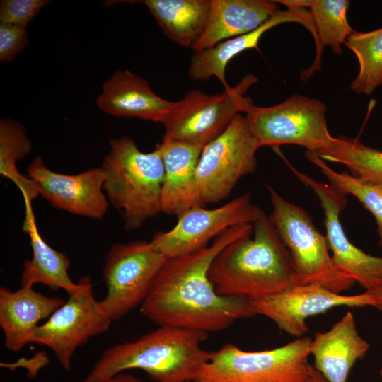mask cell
<instances>
[{"label": "cell", "instance_id": "cell-1", "mask_svg": "<svg viewBox=\"0 0 382 382\" xmlns=\"http://www.w3.org/2000/svg\"><path fill=\"white\" fill-rule=\"evenodd\" d=\"M253 233V224L236 226L215 238L211 245L167 258L141 305V313L158 326L207 333L257 315L253 300L219 294L209 277L216 256L231 243Z\"/></svg>", "mask_w": 382, "mask_h": 382}, {"label": "cell", "instance_id": "cell-2", "mask_svg": "<svg viewBox=\"0 0 382 382\" xmlns=\"http://www.w3.org/2000/svg\"><path fill=\"white\" fill-rule=\"evenodd\" d=\"M253 226L251 236L228 244L212 262L209 277L220 295L257 301L298 284L289 251L269 216L261 210Z\"/></svg>", "mask_w": 382, "mask_h": 382}, {"label": "cell", "instance_id": "cell-3", "mask_svg": "<svg viewBox=\"0 0 382 382\" xmlns=\"http://www.w3.org/2000/svg\"><path fill=\"white\" fill-rule=\"evenodd\" d=\"M208 333L162 325L138 339L104 351L81 382H108L128 369L147 373L156 382H193L212 351L202 347Z\"/></svg>", "mask_w": 382, "mask_h": 382}, {"label": "cell", "instance_id": "cell-4", "mask_svg": "<svg viewBox=\"0 0 382 382\" xmlns=\"http://www.w3.org/2000/svg\"><path fill=\"white\" fill-rule=\"evenodd\" d=\"M101 168L108 202L121 214L127 231L139 228L161 212L164 166L159 151H141L128 137L110 139Z\"/></svg>", "mask_w": 382, "mask_h": 382}, {"label": "cell", "instance_id": "cell-5", "mask_svg": "<svg viewBox=\"0 0 382 382\" xmlns=\"http://www.w3.org/2000/svg\"><path fill=\"white\" fill-rule=\"evenodd\" d=\"M273 207L270 219L291 255L298 284H318L332 292L349 290L354 281L339 270L329 253L325 236L301 207L267 186Z\"/></svg>", "mask_w": 382, "mask_h": 382}, {"label": "cell", "instance_id": "cell-6", "mask_svg": "<svg viewBox=\"0 0 382 382\" xmlns=\"http://www.w3.org/2000/svg\"><path fill=\"white\" fill-rule=\"evenodd\" d=\"M311 339L296 340L277 348L245 351L228 343L212 351L197 382H306L311 378Z\"/></svg>", "mask_w": 382, "mask_h": 382}, {"label": "cell", "instance_id": "cell-7", "mask_svg": "<svg viewBox=\"0 0 382 382\" xmlns=\"http://www.w3.org/2000/svg\"><path fill=\"white\" fill-rule=\"evenodd\" d=\"M326 109L318 99L294 94L272 106L252 104L245 113L260 147L294 144L316 154L334 140L328 129Z\"/></svg>", "mask_w": 382, "mask_h": 382}, {"label": "cell", "instance_id": "cell-8", "mask_svg": "<svg viewBox=\"0 0 382 382\" xmlns=\"http://www.w3.org/2000/svg\"><path fill=\"white\" fill-rule=\"evenodd\" d=\"M259 148L245 116H234L201 153L195 175L199 205L227 198L241 178L255 172Z\"/></svg>", "mask_w": 382, "mask_h": 382}, {"label": "cell", "instance_id": "cell-9", "mask_svg": "<svg viewBox=\"0 0 382 382\" xmlns=\"http://www.w3.org/2000/svg\"><path fill=\"white\" fill-rule=\"evenodd\" d=\"M257 81L254 75L247 74L236 86L219 93L188 92L164 122L163 139L204 147L226 129L234 116L253 104L245 94Z\"/></svg>", "mask_w": 382, "mask_h": 382}, {"label": "cell", "instance_id": "cell-10", "mask_svg": "<svg viewBox=\"0 0 382 382\" xmlns=\"http://www.w3.org/2000/svg\"><path fill=\"white\" fill-rule=\"evenodd\" d=\"M166 259L151 241L112 245L103 269L107 294L99 301L112 321L121 319L142 304Z\"/></svg>", "mask_w": 382, "mask_h": 382}, {"label": "cell", "instance_id": "cell-11", "mask_svg": "<svg viewBox=\"0 0 382 382\" xmlns=\"http://www.w3.org/2000/svg\"><path fill=\"white\" fill-rule=\"evenodd\" d=\"M78 288L33 331L30 343L49 347L66 371L78 347L106 332L112 322L97 301L89 276L81 277Z\"/></svg>", "mask_w": 382, "mask_h": 382}, {"label": "cell", "instance_id": "cell-12", "mask_svg": "<svg viewBox=\"0 0 382 382\" xmlns=\"http://www.w3.org/2000/svg\"><path fill=\"white\" fill-rule=\"evenodd\" d=\"M261 210L247 193L215 209L195 206L178 214L175 226L156 233L151 242L166 258L187 254L207 245L230 228L253 224Z\"/></svg>", "mask_w": 382, "mask_h": 382}, {"label": "cell", "instance_id": "cell-13", "mask_svg": "<svg viewBox=\"0 0 382 382\" xmlns=\"http://www.w3.org/2000/svg\"><path fill=\"white\" fill-rule=\"evenodd\" d=\"M286 162L298 179L311 188L319 198L325 214V238L336 267L365 290L382 281V257L369 255L353 245L342 228L340 214L346 207V195L332 185L299 171Z\"/></svg>", "mask_w": 382, "mask_h": 382}, {"label": "cell", "instance_id": "cell-14", "mask_svg": "<svg viewBox=\"0 0 382 382\" xmlns=\"http://www.w3.org/2000/svg\"><path fill=\"white\" fill-rule=\"evenodd\" d=\"M253 301L257 315L268 318L281 330L296 338L308 332L306 320L311 316L339 306H369L365 291L344 295L313 284H295L279 294Z\"/></svg>", "mask_w": 382, "mask_h": 382}, {"label": "cell", "instance_id": "cell-15", "mask_svg": "<svg viewBox=\"0 0 382 382\" xmlns=\"http://www.w3.org/2000/svg\"><path fill=\"white\" fill-rule=\"evenodd\" d=\"M26 173L37 184L40 195L53 207L93 219H100L105 214L109 202L103 190L100 166L78 174H62L48 168L38 156Z\"/></svg>", "mask_w": 382, "mask_h": 382}, {"label": "cell", "instance_id": "cell-16", "mask_svg": "<svg viewBox=\"0 0 382 382\" xmlns=\"http://www.w3.org/2000/svg\"><path fill=\"white\" fill-rule=\"evenodd\" d=\"M177 105L178 101L159 97L144 79L128 70L115 71L103 83L97 99L98 108L111 115L162 124Z\"/></svg>", "mask_w": 382, "mask_h": 382}, {"label": "cell", "instance_id": "cell-17", "mask_svg": "<svg viewBox=\"0 0 382 382\" xmlns=\"http://www.w3.org/2000/svg\"><path fill=\"white\" fill-rule=\"evenodd\" d=\"M295 22L306 27L317 41L316 31L310 12L306 8L280 11L257 29L242 35L222 41L208 49L195 51L189 65V76L204 81L216 76L224 89L231 86L226 79L228 63L242 52L257 48L261 37L270 29L282 23Z\"/></svg>", "mask_w": 382, "mask_h": 382}, {"label": "cell", "instance_id": "cell-18", "mask_svg": "<svg viewBox=\"0 0 382 382\" xmlns=\"http://www.w3.org/2000/svg\"><path fill=\"white\" fill-rule=\"evenodd\" d=\"M369 347L357 331L353 313L348 311L330 329L315 334L310 355L313 366L328 382H347L351 369Z\"/></svg>", "mask_w": 382, "mask_h": 382}, {"label": "cell", "instance_id": "cell-19", "mask_svg": "<svg viewBox=\"0 0 382 382\" xmlns=\"http://www.w3.org/2000/svg\"><path fill=\"white\" fill-rule=\"evenodd\" d=\"M59 297H49L33 287L21 286L15 291L0 287V327L6 347L13 352L21 350L30 343L39 323L48 318L64 303Z\"/></svg>", "mask_w": 382, "mask_h": 382}, {"label": "cell", "instance_id": "cell-20", "mask_svg": "<svg viewBox=\"0 0 382 382\" xmlns=\"http://www.w3.org/2000/svg\"><path fill=\"white\" fill-rule=\"evenodd\" d=\"M156 148L164 166L161 212L178 215L199 206L196 187V169L203 146L178 141L162 140Z\"/></svg>", "mask_w": 382, "mask_h": 382}, {"label": "cell", "instance_id": "cell-21", "mask_svg": "<svg viewBox=\"0 0 382 382\" xmlns=\"http://www.w3.org/2000/svg\"><path fill=\"white\" fill-rule=\"evenodd\" d=\"M281 10L274 1L210 0L205 30L192 50L200 51L249 33Z\"/></svg>", "mask_w": 382, "mask_h": 382}, {"label": "cell", "instance_id": "cell-22", "mask_svg": "<svg viewBox=\"0 0 382 382\" xmlns=\"http://www.w3.org/2000/svg\"><path fill=\"white\" fill-rule=\"evenodd\" d=\"M23 229L28 234L32 249V258L23 264L21 286L33 287L41 284L52 290L62 289L68 294L78 288L69 274L71 265L69 257L48 245L41 236L36 225L33 208L25 207Z\"/></svg>", "mask_w": 382, "mask_h": 382}, {"label": "cell", "instance_id": "cell-23", "mask_svg": "<svg viewBox=\"0 0 382 382\" xmlns=\"http://www.w3.org/2000/svg\"><path fill=\"white\" fill-rule=\"evenodd\" d=\"M142 2L163 33L179 45L192 49L205 30L210 0H146Z\"/></svg>", "mask_w": 382, "mask_h": 382}, {"label": "cell", "instance_id": "cell-24", "mask_svg": "<svg viewBox=\"0 0 382 382\" xmlns=\"http://www.w3.org/2000/svg\"><path fill=\"white\" fill-rule=\"evenodd\" d=\"M349 4L347 0H313L309 12L316 31V54L312 65L301 72L303 81L320 70L324 47L330 46L337 54L342 53V45L354 31L347 17Z\"/></svg>", "mask_w": 382, "mask_h": 382}, {"label": "cell", "instance_id": "cell-25", "mask_svg": "<svg viewBox=\"0 0 382 382\" xmlns=\"http://www.w3.org/2000/svg\"><path fill=\"white\" fill-rule=\"evenodd\" d=\"M32 150L25 129L17 122L3 118L0 121V173L11 180L21 190L25 205L32 206L40 196L37 184L18 171L16 163Z\"/></svg>", "mask_w": 382, "mask_h": 382}, {"label": "cell", "instance_id": "cell-26", "mask_svg": "<svg viewBox=\"0 0 382 382\" xmlns=\"http://www.w3.org/2000/svg\"><path fill=\"white\" fill-rule=\"evenodd\" d=\"M323 160L341 163L357 179L382 185V151L357 139L334 137L332 145L316 154Z\"/></svg>", "mask_w": 382, "mask_h": 382}, {"label": "cell", "instance_id": "cell-27", "mask_svg": "<svg viewBox=\"0 0 382 382\" xmlns=\"http://www.w3.org/2000/svg\"><path fill=\"white\" fill-rule=\"evenodd\" d=\"M345 45L355 54L359 64L350 89L357 94L371 95L382 85V28L369 32L354 30Z\"/></svg>", "mask_w": 382, "mask_h": 382}, {"label": "cell", "instance_id": "cell-28", "mask_svg": "<svg viewBox=\"0 0 382 382\" xmlns=\"http://www.w3.org/2000/svg\"><path fill=\"white\" fill-rule=\"evenodd\" d=\"M305 156L320 169L330 185L346 196L353 195L373 215L377 225L378 244L382 247V185L363 182L347 171L336 172L313 152L306 151Z\"/></svg>", "mask_w": 382, "mask_h": 382}, {"label": "cell", "instance_id": "cell-29", "mask_svg": "<svg viewBox=\"0 0 382 382\" xmlns=\"http://www.w3.org/2000/svg\"><path fill=\"white\" fill-rule=\"evenodd\" d=\"M47 0H3L0 3V24L26 28L47 5Z\"/></svg>", "mask_w": 382, "mask_h": 382}, {"label": "cell", "instance_id": "cell-30", "mask_svg": "<svg viewBox=\"0 0 382 382\" xmlns=\"http://www.w3.org/2000/svg\"><path fill=\"white\" fill-rule=\"evenodd\" d=\"M26 28L0 24V61L11 62L27 46Z\"/></svg>", "mask_w": 382, "mask_h": 382}, {"label": "cell", "instance_id": "cell-31", "mask_svg": "<svg viewBox=\"0 0 382 382\" xmlns=\"http://www.w3.org/2000/svg\"><path fill=\"white\" fill-rule=\"evenodd\" d=\"M365 292L369 299V306L382 311V281L366 290Z\"/></svg>", "mask_w": 382, "mask_h": 382}, {"label": "cell", "instance_id": "cell-32", "mask_svg": "<svg viewBox=\"0 0 382 382\" xmlns=\"http://www.w3.org/2000/svg\"><path fill=\"white\" fill-rule=\"evenodd\" d=\"M277 4L284 5L287 9L310 8L313 0H280L274 1Z\"/></svg>", "mask_w": 382, "mask_h": 382}, {"label": "cell", "instance_id": "cell-33", "mask_svg": "<svg viewBox=\"0 0 382 382\" xmlns=\"http://www.w3.org/2000/svg\"><path fill=\"white\" fill-rule=\"evenodd\" d=\"M108 382H142L133 376L123 374V372L120 373L115 376H113Z\"/></svg>", "mask_w": 382, "mask_h": 382}, {"label": "cell", "instance_id": "cell-34", "mask_svg": "<svg viewBox=\"0 0 382 382\" xmlns=\"http://www.w3.org/2000/svg\"><path fill=\"white\" fill-rule=\"evenodd\" d=\"M311 378L313 382H328L324 376L313 366H311Z\"/></svg>", "mask_w": 382, "mask_h": 382}, {"label": "cell", "instance_id": "cell-35", "mask_svg": "<svg viewBox=\"0 0 382 382\" xmlns=\"http://www.w3.org/2000/svg\"><path fill=\"white\" fill-rule=\"evenodd\" d=\"M379 374H380V376L382 377V368L381 369Z\"/></svg>", "mask_w": 382, "mask_h": 382}, {"label": "cell", "instance_id": "cell-36", "mask_svg": "<svg viewBox=\"0 0 382 382\" xmlns=\"http://www.w3.org/2000/svg\"><path fill=\"white\" fill-rule=\"evenodd\" d=\"M306 382H313L312 380H311V378L310 379H308V381H306Z\"/></svg>", "mask_w": 382, "mask_h": 382}, {"label": "cell", "instance_id": "cell-37", "mask_svg": "<svg viewBox=\"0 0 382 382\" xmlns=\"http://www.w3.org/2000/svg\"><path fill=\"white\" fill-rule=\"evenodd\" d=\"M193 382H197V381H193Z\"/></svg>", "mask_w": 382, "mask_h": 382}]
</instances>
